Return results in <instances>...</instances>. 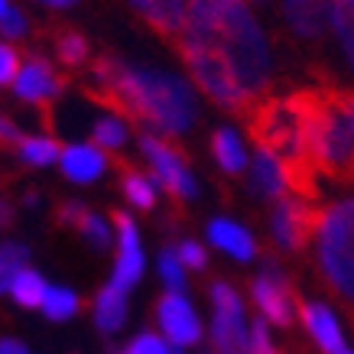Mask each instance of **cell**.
I'll return each instance as SVG.
<instances>
[{"mask_svg":"<svg viewBox=\"0 0 354 354\" xmlns=\"http://www.w3.org/2000/svg\"><path fill=\"white\" fill-rule=\"evenodd\" d=\"M114 227H118V263H114V277L111 286L120 292H127L137 286V279L143 277V250H140V234L137 225L127 212H114Z\"/></svg>","mask_w":354,"mask_h":354,"instance_id":"obj_11","label":"cell"},{"mask_svg":"<svg viewBox=\"0 0 354 354\" xmlns=\"http://www.w3.org/2000/svg\"><path fill=\"white\" fill-rule=\"evenodd\" d=\"M78 296L72 290H65V286H49L46 290V299H43V312L53 319V322H65V319H72L78 312Z\"/></svg>","mask_w":354,"mask_h":354,"instance_id":"obj_27","label":"cell"},{"mask_svg":"<svg viewBox=\"0 0 354 354\" xmlns=\"http://www.w3.org/2000/svg\"><path fill=\"white\" fill-rule=\"evenodd\" d=\"M342 354H354V351H351V348H344V351H342Z\"/></svg>","mask_w":354,"mask_h":354,"instance_id":"obj_40","label":"cell"},{"mask_svg":"<svg viewBox=\"0 0 354 354\" xmlns=\"http://www.w3.org/2000/svg\"><path fill=\"white\" fill-rule=\"evenodd\" d=\"M208 241L218 247V250H225L231 257L237 260H250L257 254V244H254V237L247 227H241L237 221H227V218H215L212 225H208Z\"/></svg>","mask_w":354,"mask_h":354,"instance_id":"obj_18","label":"cell"},{"mask_svg":"<svg viewBox=\"0 0 354 354\" xmlns=\"http://www.w3.org/2000/svg\"><path fill=\"white\" fill-rule=\"evenodd\" d=\"M250 296L257 302V309L263 312V319L279 328H290L292 319H296V306H299V296L290 286L286 273L279 270L277 260H267L263 270H260L254 283H250Z\"/></svg>","mask_w":354,"mask_h":354,"instance_id":"obj_6","label":"cell"},{"mask_svg":"<svg viewBox=\"0 0 354 354\" xmlns=\"http://www.w3.org/2000/svg\"><path fill=\"white\" fill-rule=\"evenodd\" d=\"M17 153H20L26 162H32V166H49V162H55L62 156V147H59L53 137H23Z\"/></svg>","mask_w":354,"mask_h":354,"instance_id":"obj_26","label":"cell"},{"mask_svg":"<svg viewBox=\"0 0 354 354\" xmlns=\"http://www.w3.org/2000/svg\"><path fill=\"white\" fill-rule=\"evenodd\" d=\"M0 354H26V344L17 338H0Z\"/></svg>","mask_w":354,"mask_h":354,"instance_id":"obj_36","label":"cell"},{"mask_svg":"<svg viewBox=\"0 0 354 354\" xmlns=\"http://www.w3.org/2000/svg\"><path fill=\"white\" fill-rule=\"evenodd\" d=\"M10 10V3H7V0H0V20H3V13Z\"/></svg>","mask_w":354,"mask_h":354,"instance_id":"obj_39","label":"cell"},{"mask_svg":"<svg viewBox=\"0 0 354 354\" xmlns=\"http://www.w3.org/2000/svg\"><path fill=\"white\" fill-rule=\"evenodd\" d=\"M30 30V20H26V13L10 7V10L3 13V20H0V32L7 36V39H23Z\"/></svg>","mask_w":354,"mask_h":354,"instance_id":"obj_32","label":"cell"},{"mask_svg":"<svg viewBox=\"0 0 354 354\" xmlns=\"http://www.w3.org/2000/svg\"><path fill=\"white\" fill-rule=\"evenodd\" d=\"M43 39H49V49H53L55 62L65 65V68H82L88 62V53H91V46L75 26H49L43 30Z\"/></svg>","mask_w":354,"mask_h":354,"instance_id":"obj_17","label":"cell"},{"mask_svg":"<svg viewBox=\"0 0 354 354\" xmlns=\"http://www.w3.org/2000/svg\"><path fill=\"white\" fill-rule=\"evenodd\" d=\"M127 319V292L114 290V286H104V290L95 296V322L104 335H114Z\"/></svg>","mask_w":354,"mask_h":354,"instance_id":"obj_19","label":"cell"},{"mask_svg":"<svg viewBox=\"0 0 354 354\" xmlns=\"http://www.w3.org/2000/svg\"><path fill=\"white\" fill-rule=\"evenodd\" d=\"M183 260H179V254L176 250H162V257H160V277L162 283L169 286V292H183L185 286V273H183Z\"/></svg>","mask_w":354,"mask_h":354,"instance_id":"obj_29","label":"cell"},{"mask_svg":"<svg viewBox=\"0 0 354 354\" xmlns=\"http://www.w3.org/2000/svg\"><path fill=\"white\" fill-rule=\"evenodd\" d=\"M332 7L335 0H283V17L299 39L319 46L332 30Z\"/></svg>","mask_w":354,"mask_h":354,"instance_id":"obj_12","label":"cell"},{"mask_svg":"<svg viewBox=\"0 0 354 354\" xmlns=\"http://www.w3.org/2000/svg\"><path fill=\"white\" fill-rule=\"evenodd\" d=\"M332 30H335V36H338L342 53H344V59L351 62V72H354V0H335Z\"/></svg>","mask_w":354,"mask_h":354,"instance_id":"obj_24","label":"cell"},{"mask_svg":"<svg viewBox=\"0 0 354 354\" xmlns=\"http://www.w3.org/2000/svg\"><path fill=\"white\" fill-rule=\"evenodd\" d=\"M91 140H95L97 150H120L124 140H127V127L118 118H101L91 127Z\"/></svg>","mask_w":354,"mask_h":354,"instance_id":"obj_28","label":"cell"},{"mask_svg":"<svg viewBox=\"0 0 354 354\" xmlns=\"http://www.w3.org/2000/svg\"><path fill=\"white\" fill-rule=\"evenodd\" d=\"M55 221H59V225H65V227H75L78 234L85 237L91 247H97V250L111 247V227L104 225V218H101V215L88 212L85 205L59 202V205H55Z\"/></svg>","mask_w":354,"mask_h":354,"instance_id":"obj_15","label":"cell"},{"mask_svg":"<svg viewBox=\"0 0 354 354\" xmlns=\"http://www.w3.org/2000/svg\"><path fill=\"white\" fill-rule=\"evenodd\" d=\"M46 279L36 273V270H20V277L13 279V299H17V306H23V309H43V299H46Z\"/></svg>","mask_w":354,"mask_h":354,"instance_id":"obj_23","label":"cell"},{"mask_svg":"<svg viewBox=\"0 0 354 354\" xmlns=\"http://www.w3.org/2000/svg\"><path fill=\"white\" fill-rule=\"evenodd\" d=\"M299 315H302V325L306 332L312 335V342L319 344L325 354H342L344 351V338H342V328H338V319L335 312L322 302H302L299 299Z\"/></svg>","mask_w":354,"mask_h":354,"instance_id":"obj_13","label":"cell"},{"mask_svg":"<svg viewBox=\"0 0 354 354\" xmlns=\"http://www.w3.org/2000/svg\"><path fill=\"white\" fill-rule=\"evenodd\" d=\"M20 75V55L7 43H0V85H10Z\"/></svg>","mask_w":354,"mask_h":354,"instance_id":"obj_33","label":"cell"},{"mask_svg":"<svg viewBox=\"0 0 354 354\" xmlns=\"http://www.w3.org/2000/svg\"><path fill=\"white\" fill-rule=\"evenodd\" d=\"M247 354H277L273 348V338H270V328L263 319L250 325V332H247Z\"/></svg>","mask_w":354,"mask_h":354,"instance_id":"obj_31","label":"cell"},{"mask_svg":"<svg viewBox=\"0 0 354 354\" xmlns=\"http://www.w3.org/2000/svg\"><path fill=\"white\" fill-rule=\"evenodd\" d=\"M315 263L348 309H354V198L335 202L322 212L315 231Z\"/></svg>","mask_w":354,"mask_h":354,"instance_id":"obj_4","label":"cell"},{"mask_svg":"<svg viewBox=\"0 0 354 354\" xmlns=\"http://www.w3.org/2000/svg\"><path fill=\"white\" fill-rule=\"evenodd\" d=\"M176 254H179V260H183V267H189V270H205V263H208V257H205V247L195 244V241H183Z\"/></svg>","mask_w":354,"mask_h":354,"instance_id":"obj_34","label":"cell"},{"mask_svg":"<svg viewBox=\"0 0 354 354\" xmlns=\"http://www.w3.org/2000/svg\"><path fill=\"white\" fill-rule=\"evenodd\" d=\"M250 183L260 195H267L273 202L286 198V179H283V166H279L270 153L260 150L257 160H254V169H250Z\"/></svg>","mask_w":354,"mask_h":354,"instance_id":"obj_20","label":"cell"},{"mask_svg":"<svg viewBox=\"0 0 354 354\" xmlns=\"http://www.w3.org/2000/svg\"><path fill=\"white\" fill-rule=\"evenodd\" d=\"M30 250L23 244H0V292H10L13 279L20 277V270H26Z\"/></svg>","mask_w":354,"mask_h":354,"instance_id":"obj_25","label":"cell"},{"mask_svg":"<svg viewBox=\"0 0 354 354\" xmlns=\"http://www.w3.org/2000/svg\"><path fill=\"white\" fill-rule=\"evenodd\" d=\"M212 306H215V322H212V344L221 354H247V328H244V306L231 283L215 279L212 283Z\"/></svg>","mask_w":354,"mask_h":354,"instance_id":"obj_7","label":"cell"},{"mask_svg":"<svg viewBox=\"0 0 354 354\" xmlns=\"http://www.w3.org/2000/svg\"><path fill=\"white\" fill-rule=\"evenodd\" d=\"M176 53L195 85L241 120L270 95V46L247 0H185Z\"/></svg>","mask_w":354,"mask_h":354,"instance_id":"obj_1","label":"cell"},{"mask_svg":"<svg viewBox=\"0 0 354 354\" xmlns=\"http://www.w3.org/2000/svg\"><path fill=\"white\" fill-rule=\"evenodd\" d=\"M292 101L306 127V153L315 176L354 183V88H296Z\"/></svg>","mask_w":354,"mask_h":354,"instance_id":"obj_3","label":"cell"},{"mask_svg":"<svg viewBox=\"0 0 354 354\" xmlns=\"http://www.w3.org/2000/svg\"><path fill=\"white\" fill-rule=\"evenodd\" d=\"M0 143L3 147H20L23 143V133L17 130V124L10 118H3V114H0Z\"/></svg>","mask_w":354,"mask_h":354,"instance_id":"obj_35","label":"cell"},{"mask_svg":"<svg viewBox=\"0 0 354 354\" xmlns=\"http://www.w3.org/2000/svg\"><path fill=\"white\" fill-rule=\"evenodd\" d=\"M156 322H160L162 335L169 338L176 348H189V344L202 342V325H198V315L189 306L183 292H166L156 302Z\"/></svg>","mask_w":354,"mask_h":354,"instance_id":"obj_10","label":"cell"},{"mask_svg":"<svg viewBox=\"0 0 354 354\" xmlns=\"http://www.w3.org/2000/svg\"><path fill=\"white\" fill-rule=\"evenodd\" d=\"M120 354H176V351H172V344H166V338H160L156 332H140Z\"/></svg>","mask_w":354,"mask_h":354,"instance_id":"obj_30","label":"cell"},{"mask_svg":"<svg viewBox=\"0 0 354 354\" xmlns=\"http://www.w3.org/2000/svg\"><path fill=\"white\" fill-rule=\"evenodd\" d=\"M88 75L91 85H85V95L114 111L118 118L150 124L156 133L166 137H183L195 124L198 104L192 88L169 72L140 68L118 55H97Z\"/></svg>","mask_w":354,"mask_h":354,"instance_id":"obj_2","label":"cell"},{"mask_svg":"<svg viewBox=\"0 0 354 354\" xmlns=\"http://www.w3.org/2000/svg\"><path fill=\"white\" fill-rule=\"evenodd\" d=\"M118 169L124 172V179H120V185H124V195H127V198L137 205V208L150 212L153 205H156V189H153V183L140 169H133V166H130V162H124V160H118Z\"/></svg>","mask_w":354,"mask_h":354,"instance_id":"obj_22","label":"cell"},{"mask_svg":"<svg viewBox=\"0 0 354 354\" xmlns=\"http://www.w3.org/2000/svg\"><path fill=\"white\" fill-rule=\"evenodd\" d=\"M130 7L150 23L166 43L176 46L185 20V0H130Z\"/></svg>","mask_w":354,"mask_h":354,"instance_id":"obj_14","label":"cell"},{"mask_svg":"<svg viewBox=\"0 0 354 354\" xmlns=\"http://www.w3.org/2000/svg\"><path fill=\"white\" fill-rule=\"evenodd\" d=\"M10 221H13L10 202H3V198H0V231H3V227H10Z\"/></svg>","mask_w":354,"mask_h":354,"instance_id":"obj_37","label":"cell"},{"mask_svg":"<svg viewBox=\"0 0 354 354\" xmlns=\"http://www.w3.org/2000/svg\"><path fill=\"white\" fill-rule=\"evenodd\" d=\"M212 153H215L218 166H221L225 172H231V176H237V172L247 166L241 137H237L231 127H218L215 133H212Z\"/></svg>","mask_w":354,"mask_h":354,"instance_id":"obj_21","label":"cell"},{"mask_svg":"<svg viewBox=\"0 0 354 354\" xmlns=\"http://www.w3.org/2000/svg\"><path fill=\"white\" fill-rule=\"evenodd\" d=\"M322 205L306 202V198H279L273 215H270V227H273V241L283 250L302 254L309 241H315L319 221H322Z\"/></svg>","mask_w":354,"mask_h":354,"instance_id":"obj_5","label":"cell"},{"mask_svg":"<svg viewBox=\"0 0 354 354\" xmlns=\"http://www.w3.org/2000/svg\"><path fill=\"white\" fill-rule=\"evenodd\" d=\"M140 150L147 153V160H150V166H153V176L160 179V185L176 202H192L195 195H198L195 176L189 172L185 160L179 156V150H172L162 137L140 133Z\"/></svg>","mask_w":354,"mask_h":354,"instance_id":"obj_8","label":"cell"},{"mask_svg":"<svg viewBox=\"0 0 354 354\" xmlns=\"http://www.w3.org/2000/svg\"><path fill=\"white\" fill-rule=\"evenodd\" d=\"M59 166H62L65 179L88 185L104 172V156H101V150H97L95 143H75V147H62Z\"/></svg>","mask_w":354,"mask_h":354,"instance_id":"obj_16","label":"cell"},{"mask_svg":"<svg viewBox=\"0 0 354 354\" xmlns=\"http://www.w3.org/2000/svg\"><path fill=\"white\" fill-rule=\"evenodd\" d=\"M39 3H49V7H72L75 0H39Z\"/></svg>","mask_w":354,"mask_h":354,"instance_id":"obj_38","label":"cell"},{"mask_svg":"<svg viewBox=\"0 0 354 354\" xmlns=\"http://www.w3.org/2000/svg\"><path fill=\"white\" fill-rule=\"evenodd\" d=\"M65 91V75H59L53 65H49V59H43L39 53H32L26 62L20 65V75H17V82H13V95L23 97L26 104H36L39 108V114H43L46 127H49V101H53L55 95H62Z\"/></svg>","mask_w":354,"mask_h":354,"instance_id":"obj_9","label":"cell"}]
</instances>
